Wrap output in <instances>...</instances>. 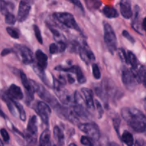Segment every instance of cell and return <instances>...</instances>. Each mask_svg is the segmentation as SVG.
Returning <instances> with one entry per match:
<instances>
[{"mask_svg": "<svg viewBox=\"0 0 146 146\" xmlns=\"http://www.w3.org/2000/svg\"><path fill=\"white\" fill-rule=\"evenodd\" d=\"M121 115L128 125L137 133H144L146 128L145 115L140 110L135 108H125L121 109Z\"/></svg>", "mask_w": 146, "mask_h": 146, "instance_id": "cell-1", "label": "cell"}, {"mask_svg": "<svg viewBox=\"0 0 146 146\" xmlns=\"http://www.w3.org/2000/svg\"><path fill=\"white\" fill-rule=\"evenodd\" d=\"M29 82L33 91L36 93L39 96L40 98H42L45 101L46 104H49L51 107L54 108V109L59 105L57 100L48 91H46V89L44 86H42L33 80H29Z\"/></svg>", "mask_w": 146, "mask_h": 146, "instance_id": "cell-2", "label": "cell"}, {"mask_svg": "<svg viewBox=\"0 0 146 146\" xmlns=\"http://www.w3.org/2000/svg\"><path fill=\"white\" fill-rule=\"evenodd\" d=\"M104 28V41L108 51L113 54L117 51V38L113 29L108 23H105Z\"/></svg>", "mask_w": 146, "mask_h": 146, "instance_id": "cell-3", "label": "cell"}, {"mask_svg": "<svg viewBox=\"0 0 146 146\" xmlns=\"http://www.w3.org/2000/svg\"><path fill=\"white\" fill-rule=\"evenodd\" d=\"M54 17L56 21L62 24L65 27L76 30L80 33H82L81 29L77 24L74 16L68 12H56L54 14Z\"/></svg>", "mask_w": 146, "mask_h": 146, "instance_id": "cell-4", "label": "cell"}, {"mask_svg": "<svg viewBox=\"0 0 146 146\" xmlns=\"http://www.w3.org/2000/svg\"><path fill=\"white\" fill-rule=\"evenodd\" d=\"M13 51L15 53L17 58L24 64H30L34 61L33 53L28 47L17 44L14 46Z\"/></svg>", "mask_w": 146, "mask_h": 146, "instance_id": "cell-5", "label": "cell"}, {"mask_svg": "<svg viewBox=\"0 0 146 146\" xmlns=\"http://www.w3.org/2000/svg\"><path fill=\"white\" fill-rule=\"evenodd\" d=\"M36 133H37V118L36 115H32L29 120L27 131L24 134V138L28 143L35 144L36 142Z\"/></svg>", "mask_w": 146, "mask_h": 146, "instance_id": "cell-6", "label": "cell"}, {"mask_svg": "<svg viewBox=\"0 0 146 146\" xmlns=\"http://www.w3.org/2000/svg\"><path fill=\"white\" fill-rule=\"evenodd\" d=\"M78 128L81 131L88 135L91 140L98 141L101 136L100 130L98 125L94 123H86L78 125Z\"/></svg>", "mask_w": 146, "mask_h": 146, "instance_id": "cell-7", "label": "cell"}, {"mask_svg": "<svg viewBox=\"0 0 146 146\" xmlns=\"http://www.w3.org/2000/svg\"><path fill=\"white\" fill-rule=\"evenodd\" d=\"M54 110H56L57 114L60 117L64 118V120H66V121H69V122L72 123L74 124H76V125L78 124V122H79L78 117L76 115L74 111L71 108H68L66 106H61L59 104Z\"/></svg>", "mask_w": 146, "mask_h": 146, "instance_id": "cell-8", "label": "cell"}, {"mask_svg": "<svg viewBox=\"0 0 146 146\" xmlns=\"http://www.w3.org/2000/svg\"><path fill=\"white\" fill-rule=\"evenodd\" d=\"M122 81L125 88L129 91H134L138 85V81L131 70L125 67L122 71Z\"/></svg>", "mask_w": 146, "mask_h": 146, "instance_id": "cell-9", "label": "cell"}, {"mask_svg": "<svg viewBox=\"0 0 146 146\" xmlns=\"http://www.w3.org/2000/svg\"><path fill=\"white\" fill-rule=\"evenodd\" d=\"M34 109H35L36 112L38 113V115H39L44 123L47 125L48 123L49 117L51 113V108H50L49 106L46 104L45 102L38 101L34 106Z\"/></svg>", "mask_w": 146, "mask_h": 146, "instance_id": "cell-10", "label": "cell"}, {"mask_svg": "<svg viewBox=\"0 0 146 146\" xmlns=\"http://www.w3.org/2000/svg\"><path fill=\"white\" fill-rule=\"evenodd\" d=\"M54 91L56 94L59 98L63 104L66 106H71L74 104V97L67 90L64 88V86L55 87Z\"/></svg>", "mask_w": 146, "mask_h": 146, "instance_id": "cell-11", "label": "cell"}, {"mask_svg": "<svg viewBox=\"0 0 146 146\" xmlns=\"http://www.w3.org/2000/svg\"><path fill=\"white\" fill-rule=\"evenodd\" d=\"M78 52L81 59L86 64H91V62H94L96 60L95 55L86 43H84L83 45L80 46Z\"/></svg>", "mask_w": 146, "mask_h": 146, "instance_id": "cell-12", "label": "cell"}, {"mask_svg": "<svg viewBox=\"0 0 146 146\" xmlns=\"http://www.w3.org/2000/svg\"><path fill=\"white\" fill-rule=\"evenodd\" d=\"M31 10V4L27 0H21L19 3L17 14V19L19 22L25 21L29 14Z\"/></svg>", "mask_w": 146, "mask_h": 146, "instance_id": "cell-13", "label": "cell"}, {"mask_svg": "<svg viewBox=\"0 0 146 146\" xmlns=\"http://www.w3.org/2000/svg\"><path fill=\"white\" fill-rule=\"evenodd\" d=\"M7 96L14 101H19L24 98V95L20 87L15 84H11L6 93Z\"/></svg>", "mask_w": 146, "mask_h": 146, "instance_id": "cell-14", "label": "cell"}, {"mask_svg": "<svg viewBox=\"0 0 146 146\" xmlns=\"http://www.w3.org/2000/svg\"><path fill=\"white\" fill-rule=\"evenodd\" d=\"M81 93L84 96V101L87 109H89L90 111H94L95 106H94L93 91L88 88H83L81 89Z\"/></svg>", "mask_w": 146, "mask_h": 146, "instance_id": "cell-15", "label": "cell"}, {"mask_svg": "<svg viewBox=\"0 0 146 146\" xmlns=\"http://www.w3.org/2000/svg\"><path fill=\"white\" fill-rule=\"evenodd\" d=\"M73 111L78 117L85 119L89 118V112L87 109L85 102L73 104Z\"/></svg>", "mask_w": 146, "mask_h": 146, "instance_id": "cell-16", "label": "cell"}, {"mask_svg": "<svg viewBox=\"0 0 146 146\" xmlns=\"http://www.w3.org/2000/svg\"><path fill=\"white\" fill-rule=\"evenodd\" d=\"M120 10L123 17L125 19L131 18L133 16L132 9H131V0H121L120 1Z\"/></svg>", "mask_w": 146, "mask_h": 146, "instance_id": "cell-17", "label": "cell"}, {"mask_svg": "<svg viewBox=\"0 0 146 146\" xmlns=\"http://www.w3.org/2000/svg\"><path fill=\"white\" fill-rule=\"evenodd\" d=\"M139 14H140V8L138 5L135 6L134 7V13L133 17L132 20V27L136 32H138L139 34L143 35L144 31L143 30L141 24L139 21Z\"/></svg>", "mask_w": 146, "mask_h": 146, "instance_id": "cell-18", "label": "cell"}, {"mask_svg": "<svg viewBox=\"0 0 146 146\" xmlns=\"http://www.w3.org/2000/svg\"><path fill=\"white\" fill-rule=\"evenodd\" d=\"M36 60V66L39 69L44 71L48 64V57L41 50H37L35 54Z\"/></svg>", "mask_w": 146, "mask_h": 146, "instance_id": "cell-19", "label": "cell"}, {"mask_svg": "<svg viewBox=\"0 0 146 146\" xmlns=\"http://www.w3.org/2000/svg\"><path fill=\"white\" fill-rule=\"evenodd\" d=\"M136 78L138 84L142 83L145 86V67L143 65H139L135 70L132 71Z\"/></svg>", "mask_w": 146, "mask_h": 146, "instance_id": "cell-20", "label": "cell"}, {"mask_svg": "<svg viewBox=\"0 0 146 146\" xmlns=\"http://www.w3.org/2000/svg\"><path fill=\"white\" fill-rule=\"evenodd\" d=\"M66 48V42H58L57 44L53 43L49 46V52L51 54H58L60 52H64Z\"/></svg>", "mask_w": 146, "mask_h": 146, "instance_id": "cell-21", "label": "cell"}, {"mask_svg": "<svg viewBox=\"0 0 146 146\" xmlns=\"http://www.w3.org/2000/svg\"><path fill=\"white\" fill-rule=\"evenodd\" d=\"M54 138L56 141L58 146H63L64 144V134L62 130L56 125L54 128Z\"/></svg>", "mask_w": 146, "mask_h": 146, "instance_id": "cell-22", "label": "cell"}, {"mask_svg": "<svg viewBox=\"0 0 146 146\" xmlns=\"http://www.w3.org/2000/svg\"><path fill=\"white\" fill-rule=\"evenodd\" d=\"M1 98H2L3 101H4V102L6 103V104H7V107H8L9 110L11 115H12L13 116H17V111H16L15 109L16 107L15 106H14V103H13L12 100L10 99L6 94H4L1 95Z\"/></svg>", "mask_w": 146, "mask_h": 146, "instance_id": "cell-23", "label": "cell"}, {"mask_svg": "<svg viewBox=\"0 0 146 146\" xmlns=\"http://www.w3.org/2000/svg\"><path fill=\"white\" fill-rule=\"evenodd\" d=\"M50 131L48 129L44 130L41 134L39 138V141H38V146H46L48 145V143L50 141Z\"/></svg>", "mask_w": 146, "mask_h": 146, "instance_id": "cell-24", "label": "cell"}, {"mask_svg": "<svg viewBox=\"0 0 146 146\" xmlns=\"http://www.w3.org/2000/svg\"><path fill=\"white\" fill-rule=\"evenodd\" d=\"M121 139L127 146H133L134 138L132 134L128 131H125L123 133L121 136Z\"/></svg>", "mask_w": 146, "mask_h": 146, "instance_id": "cell-25", "label": "cell"}, {"mask_svg": "<svg viewBox=\"0 0 146 146\" xmlns=\"http://www.w3.org/2000/svg\"><path fill=\"white\" fill-rule=\"evenodd\" d=\"M127 57H128V64H129L131 66V71L136 69L139 64H138V59H137L135 54L129 51L127 53Z\"/></svg>", "mask_w": 146, "mask_h": 146, "instance_id": "cell-26", "label": "cell"}, {"mask_svg": "<svg viewBox=\"0 0 146 146\" xmlns=\"http://www.w3.org/2000/svg\"><path fill=\"white\" fill-rule=\"evenodd\" d=\"M103 13L107 18L109 19L116 18L118 17V13L116 9H114L113 7H108V6H106L103 9Z\"/></svg>", "mask_w": 146, "mask_h": 146, "instance_id": "cell-27", "label": "cell"}, {"mask_svg": "<svg viewBox=\"0 0 146 146\" xmlns=\"http://www.w3.org/2000/svg\"><path fill=\"white\" fill-rule=\"evenodd\" d=\"M20 77H21V83H22L23 86H24V87L25 88L26 91L29 93H34V91H33L32 88H31L29 80H28L27 76L25 75V74H24L22 71H20Z\"/></svg>", "mask_w": 146, "mask_h": 146, "instance_id": "cell-28", "label": "cell"}, {"mask_svg": "<svg viewBox=\"0 0 146 146\" xmlns=\"http://www.w3.org/2000/svg\"><path fill=\"white\" fill-rule=\"evenodd\" d=\"M48 29H50V31H51V33L53 34L54 36V38L56 41L58 42H66V38L64 37V36L62 34L59 32L56 29L54 28V27H51V26H48Z\"/></svg>", "mask_w": 146, "mask_h": 146, "instance_id": "cell-29", "label": "cell"}, {"mask_svg": "<svg viewBox=\"0 0 146 146\" xmlns=\"http://www.w3.org/2000/svg\"><path fill=\"white\" fill-rule=\"evenodd\" d=\"M13 7L14 6L11 3L7 2L4 0H0V11L4 15L7 13L10 12L9 11L13 9Z\"/></svg>", "mask_w": 146, "mask_h": 146, "instance_id": "cell-30", "label": "cell"}, {"mask_svg": "<svg viewBox=\"0 0 146 146\" xmlns=\"http://www.w3.org/2000/svg\"><path fill=\"white\" fill-rule=\"evenodd\" d=\"M34 72L36 74V75L38 76L40 78H41V81H42L43 82L46 84V85L51 86L50 85L49 82H48L46 75V74L44 73V71H42V70L39 69V68H38L36 66H34Z\"/></svg>", "mask_w": 146, "mask_h": 146, "instance_id": "cell-31", "label": "cell"}, {"mask_svg": "<svg viewBox=\"0 0 146 146\" xmlns=\"http://www.w3.org/2000/svg\"><path fill=\"white\" fill-rule=\"evenodd\" d=\"M12 101H13V103H14V106H15L16 108L17 109V111H19L20 119H21L22 121H25L26 118H27V116H26L25 111H24L22 105H21L20 104H19L17 101H14V100H12Z\"/></svg>", "mask_w": 146, "mask_h": 146, "instance_id": "cell-32", "label": "cell"}, {"mask_svg": "<svg viewBox=\"0 0 146 146\" xmlns=\"http://www.w3.org/2000/svg\"><path fill=\"white\" fill-rule=\"evenodd\" d=\"M74 74L76 76L77 81H78V82L79 83V84H84V83H86V78L84 74H83L82 71H81V69L80 68V67L78 66H76Z\"/></svg>", "mask_w": 146, "mask_h": 146, "instance_id": "cell-33", "label": "cell"}, {"mask_svg": "<svg viewBox=\"0 0 146 146\" xmlns=\"http://www.w3.org/2000/svg\"><path fill=\"white\" fill-rule=\"evenodd\" d=\"M86 4L88 9H98L99 6L101 5V2L98 0H85Z\"/></svg>", "mask_w": 146, "mask_h": 146, "instance_id": "cell-34", "label": "cell"}, {"mask_svg": "<svg viewBox=\"0 0 146 146\" xmlns=\"http://www.w3.org/2000/svg\"><path fill=\"white\" fill-rule=\"evenodd\" d=\"M16 17L11 12H9L5 14V22L9 25H14L16 23Z\"/></svg>", "mask_w": 146, "mask_h": 146, "instance_id": "cell-35", "label": "cell"}, {"mask_svg": "<svg viewBox=\"0 0 146 146\" xmlns=\"http://www.w3.org/2000/svg\"><path fill=\"white\" fill-rule=\"evenodd\" d=\"M7 31L9 35L13 38H19V33L18 30L16 29L13 28V27H7Z\"/></svg>", "mask_w": 146, "mask_h": 146, "instance_id": "cell-36", "label": "cell"}, {"mask_svg": "<svg viewBox=\"0 0 146 146\" xmlns=\"http://www.w3.org/2000/svg\"><path fill=\"white\" fill-rule=\"evenodd\" d=\"M118 51V56H119L120 58L121 59V61L125 63V64H128V57H127V53L125 52V50L123 48H120L118 49H117Z\"/></svg>", "mask_w": 146, "mask_h": 146, "instance_id": "cell-37", "label": "cell"}, {"mask_svg": "<svg viewBox=\"0 0 146 146\" xmlns=\"http://www.w3.org/2000/svg\"><path fill=\"white\" fill-rule=\"evenodd\" d=\"M92 71H93V75L96 79H100L101 76V71H100L98 66L96 64H93L92 65Z\"/></svg>", "mask_w": 146, "mask_h": 146, "instance_id": "cell-38", "label": "cell"}, {"mask_svg": "<svg viewBox=\"0 0 146 146\" xmlns=\"http://www.w3.org/2000/svg\"><path fill=\"white\" fill-rule=\"evenodd\" d=\"M33 27H34V34H35L36 38L37 41H38L40 44H43V38H42V36H41V31H40L38 27L36 25H34L33 26Z\"/></svg>", "mask_w": 146, "mask_h": 146, "instance_id": "cell-39", "label": "cell"}, {"mask_svg": "<svg viewBox=\"0 0 146 146\" xmlns=\"http://www.w3.org/2000/svg\"><path fill=\"white\" fill-rule=\"evenodd\" d=\"M113 123L114 128L116 131L118 135H120V125H121V119L118 116H115L113 120Z\"/></svg>", "mask_w": 146, "mask_h": 146, "instance_id": "cell-40", "label": "cell"}, {"mask_svg": "<svg viewBox=\"0 0 146 146\" xmlns=\"http://www.w3.org/2000/svg\"><path fill=\"white\" fill-rule=\"evenodd\" d=\"M94 106H96V109L97 111H98V118H101L102 117L103 114H104V109H103V107L101 106V103L98 101V100H95L94 101Z\"/></svg>", "mask_w": 146, "mask_h": 146, "instance_id": "cell-41", "label": "cell"}, {"mask_svg": "<svg viewBox=\"0 0 146 146\" xmlns=\"http://www.w3.org/2000/svg\"><path fill=\"white\" fill-rule=\"evenodd\" d=\"M81 143L85 146H93V143L91 138L87 136H82L81 138Z\"/></svg>", "mask_w": 146, "mask_h": 146, "instance_id": "cell-42", "label": "cell"}, {"mask_svg": "<svg viewBox=\"0 0 146 146\" xmlns=\"http://www.w3.org/2000/svg\"><path fill=\"white\" fill-rule=\"evenodd\" d=\"M0 133H1V137H2L3 140H4V142H9V141L10 138H9V135L8 132L7 131V130L4 129V128H1L0 130Z\"/></svg>", "mask_w": 146, "mask_h": 146, "instance_id": "cell-43", "label": "cell"}, {"mask_svg": "<svg viewBox=\"0 0 146 146\" xmlns=\"http://www.w3.org/2000/svg\"><path fill=\"white\" fill-rule=\"evenodd\" d=\"M122 34H123V36L125 37V38H126L127 39L130 41V42H131L132 44H134V43H135V39L133 38V37L132 36H131V34H130L129 33L126 31V30H124V31H123Z\"/></svg>", "mask_w": 146, "mask_h": 146, "instance_id": "cell-44", "label": "cell"}, {"mask_svg": "<svg viewBox=\"0 0 146 146\" xmlns=\"http://www.w3.org/2000/svg\"><path fill=\"white\" fill-rule=\"evenodd\" d=\"M69 1H71L72 4H74L76 7H77L78 8H79L81 11H84V7H83L82 4L81 3V1L79 0H68Z\"/></svg>", "mask_w": 146, "mask_h": 146, "instance_id": "cell-45", "label": "cell"}, {"mask_svg": "<svg viewBox=\"0 0 146 146\" xmlns=\"http://www.w3.org/2000/svg\"><path fill=\"white\" fill-rule=\"evenodd\" d=\"M135 146H145V142L142 138L137 139L135 142Z\"/></svg>", "mask_w": 146, "mask_h": 146, "instance_id": "cell-46", "label": "cell"}, {"mask_svg": "<svg viewBox=\"0 0 146 146\" xmlns=\"http://www.w3.org/2000/svg\"><path fill=\"white\" fill-rule=\"evenodd\" d=\"M11 53H14L13 49H11V48H5V49H4L1 51V56H5L7 54H11Z\"/></svg>", "mask_w": 146, "mask_h": 146, "instance_id": "cell-47", "label": "cell"}, {"mask_svg": "<svg viewBox=\"0 0 146 146\" xmlns=\"http://www.w3.org/2000/svg\"><path fill=\"white\" fill-rule=\"evenodd\" d=\"M67 78H68V83H70V84H74V81H75L74 77H73L71 74H68V75H67Z\"/></svg>", "mask_w": 146, "mask_h": 146, "instance_id": "cell-48", "label": "cell"}, {"mask_svg": "<svg viewBox=\"0 0 146 146\" xmlns=\"http://www.w3.org/2000/svg\"><path fill=\"white\" fill-rule=\"evenodd\" d=\"M0 117H1V118H7V116H6V115L4 114V113L2 111V110L1 109V108H0Z\"/></svg>", "mask_w": 146, "mask_h": 146, "instance_id": "cell-49", "label": "cell"}, {"mask_svg": "<svg viewBox=\"0 0 146 146\" xmlns=\"http://www.w3.org/2000/svg\"><path fill=\"white\" fill-rule=\"evenodd\" d=\"M107 146H120V145H118V144H117L116 143L111 142V143H110L108 144V145H107Z\"/></svg>", "mask_w": 146, "mask_h": 146, "instance_id": "cell-50", "label": "cell"}, {"mask_svg": "<svg viewBox=\"0 0 146 146\" xmlns=\"http://www.w3.org/2000/svg\"><path fill=\"white\" fill-rule=\"evenodd\" d=\"M68 146H77V145L74 143H71V144H69Z\"/></svg>", "mask_w": 146, "mask_h": 146, "instance_id": "cell-51", "label": "cell"}, {"mask_svg": "<svg viewBox=\"0 0 146 146\" xmlns=\"http://www.w3.org/2000/svg\"><path fill=\"white\" fill-rule=\"evenodd\" d=\"M0 146H2V145H1V144H0Z\"/></svg>", "mask_w": 146, "mask_h": 146, "instance_id": "cell-52", "label": "cell"}, {"mask_svg": "<svg viewBox=\"0 0 146 146\" xmlns=\"http://www.w3.org/2000/svg\"><path fill=\"white\" fill-rule=\"evenodd\" d=\"M52 146H56V145H52Z\"/></svg>", "mask_w": 146, "mask_h": 146, "instance_id": "cell-53", "label": "cell"}]
</instances>
